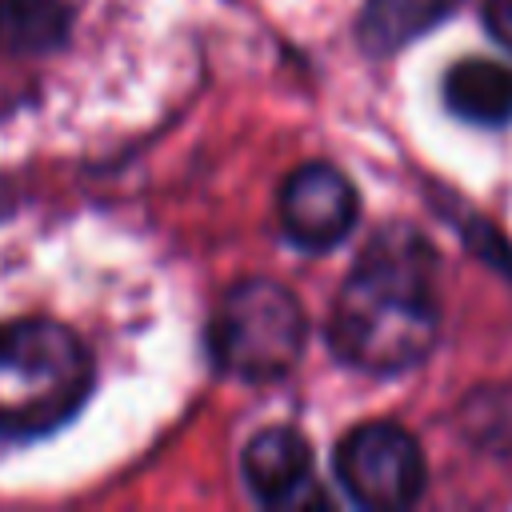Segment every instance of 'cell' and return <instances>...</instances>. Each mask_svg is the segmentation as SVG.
I'll use <instances>...</instances> for the list:
<instances>
[{
  "instance_id": "4",
  "label": "cell",
  "mask_w": 512,
  "mask_h": 512,
  "mask_svg": "<svg viewBox=\"0 0 512 512\" xmlns=\"http://www.w3.org/2000/svg\"><path fill=\"white\" fill-rule=\"evenodd\" d=\"M332 464L340 488L372 512H396L416 504L428 480V464L416 436L392 420L356 424L336 444Z\"/></svg>"
},
{
  "instance_id": "9",
  "label": "cell",
  "mask_w": 512,
  "mask_h": 512,
  "mask_svg": "<svg viewBox=\"0 0 512 512\" xmlns=\"http://www.w3.org/2000/svg\"><path fill=\"white\" fill-rule=\"evenodd\" d=\"M72 28V8L64 0H0V44L8 52H52Z\"/></svg>"
},
{
  "instance_id": "10",
  "label": "cell",
  "mask_w": 512,
  "mask_h": 512,
  "mask_svg": "<svg viewBox=\"0 0 512 512\" xmlns=\"http://www.w3.org/2000/svg\"><path fill=\"white\" fill-rule=\"evenodd\" d=\"M484 24H488V32L512 52V0H488V4H484Z\"/></svg>"
},
{
  "instance_id": "7",
  "label": "cell",
  "mask_w": 512,
  "mask_h": 512,
  "mask_svg": "<svg viewBox=\"0 0 512 512\" xmlns=\"http://www.w3.org/2000/svg\"><path fill=\"white\" fill-rule=\"evenodd\" d=\"M444 104L480 128H504L512 124V64L500 60H460L444 76Z\"/></svg>"
},
{
  "instance_id": "2",
  "label": "cell",
  "mask_w": 512,
  "mask_h": 512,
  "mask_svg": "<svg viewBox=\"0 0 512 512\" xmlns=\"http://www.w3.org/2000/svg\"><path fill=\"white\" fill-rule=\"evenodd\" d=\"M96 380L84 340L56 320L0 324V436L32 440L68 424Z\"/></svg>"
},
{
  "instance_id": "1",
  "label": "cell",
  "mask_w": 512,
  "mask_h": 512,
  "mask_svg": "<svg viewBox=\"0 0 512 512\" xmlns=\"http://www.w3.org/2000/svg\"><path fill=\"white\" fill-rule=\"evenodd\" d=\"M436 332V256L416 228L388 224L348 272L332 304L328 344L360 372L396 376L432 352Z\"/></svg>"
},
{
  "instance_id": "8",
  "label": "cell",
  "mask_w": 512,
  "mask_h": 512,
  "mask_svg": "<svg viewBox=\"0 0 512 512\" xmlns=\"http://www.w3.org/2000/svg\"><path fill=\"white\" fill-rule=\"evenodd\" d=\"M452 8L456 0H364L356 32H360L364 52L392 56L416 36L432 32Z\"/></svg>"
},
{
  "instance_id": "3",
  "label": "cell",
  "mask_w": 512,
  "mask_h": 512,
  "mask_svg": "<svg viewBox=\"0 0 512 512\" xmlns=\"http://www.w3.org/2000/svg\"><path fill=\"white\" fill-rule=\"evenodd\" d=\"M304 308L296 296L264 276L236 280L212 320H208V352L212 360L248 384H268L288 376L304 352Z\"/></svg>"
},
{
  "instance_id": "6",
  "label": "cell",
  "mask_w": 512,
  "mask_h": 512,
  "mask_svg": "<svg viewBox=\"0 0 512 512\" xmlns=\"http://www.w3.org/2000/svg\"><path fill=\"white\" fill-rule=\"evenodd\" d=\"M244 480L260 504L296 508L304 496H312V448L296 428H260L240 456Z\"/></svg>"
},
{
  "instance_id": "11",
  "label": "cell",
  "mask_w": 512,
  "mask_h": 512,
  "mask_svg": "<svg viewBox=\"0 0 512 512\" xmlns=\"http://www.w3.org/2000/svg\"><path fill=\"white\" fill-rule=\"evenodd\" d=\"M12 208H16V192H12V184H8V180H0V220H4Z\"/></svg>"
},
{
  "instance_id": "5",
  "label": "cell",
  "mask_w": 512,
  "mask_h": 512,
  "mask_svg": "<svg viewBox=\"0 0 512 512\" xmlns=\"http://www.w3.org/2000/svg\"><path fill=\"white\" fill-rule=\"evenodd\" d=\"M280 228L284 236L304 248V252H328L336 248L356 216H360V196H356V184L324 164V160H312V164H300L296 172H288V180L280 184Z\"/></svg>"
}]
</instances>
